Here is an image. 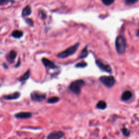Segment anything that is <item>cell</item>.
Here are the masks:
<instances>
[{"label": "cell", "mask_w": 139, "mask_h": 139, "mask_svg": "<svg viewBox=\"0 0 139 139\" xmlns=\"http://www.w3.org/2000/svg\"><path fill=\"white\" fill-rule=\"evenodd\" d=\"M23 32L19 30H15L13 31L11 36L16 39H20L23 36Z\"/></svg>", "instance_id": "14"}, {"label": "cell", "mask_w": 139, "mask_h": 139, "mask_svg": "<svg viewBox=\"0 0 139 139\" xmlns=\"http://www.w3.org/2000/svg\"><path fill=\"white\" fill-rule=\"evenodd\" d=\"M32 114L31 113L28 112H21L16 113L15 115V116L17 118L20 119H25V118H29L32 117Z\"/></svg>", "instance_id": "9"}, {"label": "cell", "mask_w": 139, "mask_h": 139, "mask_svg": "<svg viewBox=\"0 0 139 139\" xmlns=\"http://www.w3.org/2000/svg\"><path fill=\"white\" fill-rule=\"evenodd\" d=\"M64 136V134L62 132H56L51 133L47 137L48 139H58L62 138Z\"/></svg>", "instance_id": "8"}, {"label": "cell", "mask_w": 139, "mask_h": 139, "mask_svg": "<svg viewBox=\"0 0 139 139\" xmlns=\"http://www.w3.org/2000/svg\"><path fill=\"white\" fill-rule=\"evenodd\" d=\"M80 44L79 43H77V44L74 45L73 46H72L70 47H68V48L66 49V50L64 51H62L61 52H60L59 53H58L57 54V57L58 58H67L68 57L71 56L72 55H73L77 51L78 47L79 46Z\"/></svg>", "instance_id": "2"}, {"label": "cell", "mask_w": 139, "mask_h": 139, "mask_svg": "<svg viewBox=\"0 0 139 139\" xmlns=\"http://www.w3.org/2000/svg\"><path fill=\"white\" fill-rule=\"evenodd\" d=\"M20 93L19 92H15L9 95H6L3 96V98L5 100H13V99H17L20 97Z\"/></svg>", "instance_id": "10"}, {"label": "cell", "mask_w": 139, "mask_h": 139, "mask_svg": "<svg viewBox=\"0 0 139 139\" xmlns=\"http://www.w3.org/2000/svg\"><path fill=\"white\" fill-rule=\"evenodd\" d=\"M138 1V0H126V1H125V2H126V4L127 5H132L134 3H136Z\"/></svg>", "instance_id": "22"}, {"label": "cell", "mask_w": 139, "mask_h": 139, "mask_svg": "<svg viewBox=\"0 0 139 139\" xmlns=\"http://www.w3.org/2000/svg\"><path fill=\"white\" fill-rule=\"evenodd\" d=\"M102 2L107 6H109L114 2V0H101Z\"/></svg>", "instance_id": "20"}, {"label": "cell", "mask_w": 139, "mask_h": 139, "mask_svg": "<svg viewBox=\"0 0 139 139\" xmlns=\"http://www.w3.org/2000/svg\"><path fill=\"white\" fill-rule=\"evenodd\" d=\"M31 13H32V10H31V8L27 5L24 9H23L22 12V15L23 17H26L28 16L29 15H31Z\"/></svg>", "instance_id": "13"}, {"label": "cell", "mask_w": 139, "mask_h": 139, "mask_svg": "<svg viewBox=\"0 0 139 139\" xmlns=\"http://www.w3.org/2000/svg\"><path fill=\"white\" fill-rule=\"evenodd\" d=\"M11 2V0H0V5H3Z\"/></svg>", "instance_id": "23"}, {"label": "cell", "mask_w": 139, "mask_h": 139, "mask_svg": "<svg viewBox=\"0 0 139 139\" xmlns=\"http://www.w3.org/2000/svg\"><path fill=\"white\" fill-rule=\"evenodd\" d=\"M29 76H30V70H28L26 73H25L24 74H23L22 76H21V77L19 78V81L20 82L26 81V80L28 79Z\"/></svg>", "instance_id": "15"}, {"label": "cell", "mask_w": 139, "mask_h": 139, "mask_svg": "<svg viewBox=\"0 0 139 139\" xmlns=\"http://www.w3.org/2000/svg\"><path fill=\"white\" fill-rule=\"evenodd\" d=\"M87 66V63L85 62H79V63H78L76 65V67H81V68H84L86 67Z\"/></svg>", "instance_id": "21"}, {"label": "cell", "mask_w": 139, "mask_h": 139, "mask_svg": "<svg viewBox=\"0 0 139 139\" xmlns=\"http://www.w3.org/2000/svg\"><path fill=\"white\" fill-rule=\"evenodd\" d=\"M20 64V62L19 61V62H18V64H17V65L16 66V67H17V66H19Z\"/></svg>", "instance_id": "25"}, {"label": "cell", "mask_w": 139, "mask_h": 139, "mask_svg": "<svg viewBox=\"0 0 139 139\" xmlns=\"http://www.w3.org/2000/svg\"><path fill=\"white\" fill-rule=\"evenodd\" d=\"M26 22L28 24L29 26L33 27V21L30 19H26Z\"/></svg>", "instance_id": "24"}, {"label": "cell", "mask_w": 139, "mask_h": 139, "mask_svg": "<svg viewBox=\"0 0 139 139\" xmlns=\"http://www.w3.org/2000/svg\"><path fill=\"white\" fill-rule=\"evenodd\" d=\"M0 87H1V84H0Z\"/></svg>", "instance_id": "26"}, {"label": "cell", "mask_w": 139, "mask_h": 139, "mask_svg": "<svg viewBox=\"0 0 139 139\" xmlns=\"http://www.w3.org/2000/svg\"><path fill=\"white\" fill-rule=\"evenodd\" d=\"M96 64L101 70L103 71H105L107 73H111V68L109 64L105 63L104 62L102 61L101 60L97 59L96 61Z\"/></svg>", "instance_id": "6"}, {"label": "cell", "mask_w": 139, "mask_h": 139, "mask_svg": "<svg viewBox=\"0 0 139 139\" xmlns=\"http://www.w3.org/2000/svg\"><path fill=\"white\" fill-rule=\"evenodd\" d=\"M132 93L130 91L127 90L124 91L121 96V99L123 101H127L130 99L132 97Z\"/></svg>", "instance_id": "11"}, {"label": "cell", "mask_w": 139, "mask_h": 139, "mask_svg": "<svg viewBox=\"0 0 139 139\" xmlns=\"http://www.w3.org/2000/svg\"><path fill=\"white\" fill-rule=\"evenodd\" d=\"M17 56V53L16 52H15L14 51H11L10 52L9 54H8V62L10 63H13L15 59L16 58Z\"/></svg>", "instance_id": "12"}, {"label": "cell", "mask_w": 139, "mask_h": 139, "mask_svg": "<svg viewBox=\"0 0 139 139\" xmlns=\"http://www.w3.org/2000/svg\"><path fill=\"white\" fill-rule=\"evenodd\" d=\"M31 97L33 101L36 102H41L45 99L46 95L38 91H33L31 94Z\"/></svg>", "instance_id": "5"}, {"label": "cell", "mask_w": 139, "mask_h": 139, "mask_svg": "<svg viewBox=\"0 0 139 139\" xmlns=\"http://www.w3.org/2000/svg\"><path fill=\"white\" fill-rule=\"evenodd\" d=\"M42 62L46 67L50 68V69H55L57 68V66H56L53 62L50 61L48 59L42 58Z\"/></svg>", "instance_id": "7"}, {"label": "cell", "mask_w": 139, "mask_h": 139, "mask_svg": "<svg viewBox=\"0 0 139 139\" xmlns=\"http://www.w3.org/2000/svg\"><path fill=\"white\" fill-rule=\"evenodd\" d=\"M96 108L99 109H101V110H104L107 108V103L103 101H99L97 104Z\"/></svg>", "instance_id": "16"}, {"label": "cell", "mask_w": 139, "mask_h": 139, "mask_svg": "<svg viewBox=\"0 0 139 139\" xmlns=\"http://www.w3.org/2000/svg\"><path fill=\"white\" fill-rule=\"evenodd\" d=\"M88 54H89V52L88 51V47L86 46L82 50L81 55L79 56V58L80 59L85 58L88 56Z\"/></svg>", "instance_id": "17"}, {"label": "cell", "mask_w": 139, "mask_h": 139, "mask_svg": "<svg viewBox=\"0 0 139 139\" xmlns=\"http://www.w3.org/2000/svg\"><path fill=\"white\" fill-rule=\"evenodd\" d=\"M126 41L124 37L121 36L117 37L115 41V47H116V51L119 54L124 53L126 51Z\"/></svg>", "instance_id": "1"}, {"label": "cell", "mask_w": 139, "mask_h": 139, "mask_svg": "<svg viewBox=\"0 0 139 139\" xmlns=\"http://www.w3.org/2000/svg\"><path fill=\"white\" fill-rule=\"evenodd\" d=\"M59 101V98L58 97H53L50 98L48 99V103L50 104H54L56 103L57 102Z\"/></svg>", "instance_id": "18"}, {"label": "cell", "mask_w": 139, "mask_h": 139, "mask_svg": "<svg viewBox=\"0 0 139 139\" xmlns=\"http://www.w3.org/2000/svg\"><path fill=\"white\" fill-rule=\"evenodd\" d=\"M122 134H123V135L126 136V137H128L130 135V131L128 129L126 128H123L122 129Z\"/></svg>", "instance_id": "19"}, {"label": "cell", "mask_w": 139, "mask_h": 139, "mask_svg": "<svg viewBox=\"0 0 139 139\" xmlns=\"http://www.w3.org/2000/svg\"><path fill=\"white\" fill-rule=\"evenodd\" d=\"M84 84H85V82L83 80H77V81L73 82L70 84L69 89L72 93L76 95H78L81 93L82 88L84 85Z\"/></svg>", "instance_id": "3"}, {"label": "cell", "mask_w": 139, "mask_h": 139, "mask_svg": "<svg viewBox=\"0 0 139 139\" xmlns=\"http://www.w3.org/2000/svg\"><path fill=\"white\" fill-rule=\"evenodd\" d=\"M99 80L103 85L108 88L113 87L115 83V79L112 76H102L99 78Z\"/></svg>", "instance_id": "4"}]
</instances>
